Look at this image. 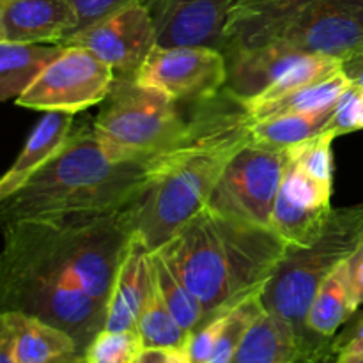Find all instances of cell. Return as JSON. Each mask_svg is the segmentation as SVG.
Here are the masks:
<instances>
[{
    "label": "cell",
    "instance_id": "obj_18",
    "mask_svg": "<svg viewBox=\"0 0 363 363\" xmlns=\"http://www.w3.org/2000/svg\"><path fill=\"white\" fill-rule=\"evenodd\" d=\"M358 308L360 305L354 300L347 259L319 284L308 308V332L318 339H332L344 325L350 323V319H353Z\"/></svg>",
    "mask_w": 363,
    "mask_h": 363
},
{
    "label": "cell",
    "instance_id": "obj_35",
    "mask_svg": "<svg viewBox=\"0 0 363 363\" xmlns=\"http://www.w3.org/2000/svg\"><path fill=\"white\" fill-rule=\"evenodd\" d=\"M340 71L350 84L363 89V46L340 60Z\"/></svg>",
    "mask_w": 363,
    "mask_h": 363
},
{
    "label": "cell",
    "instance_id": "obj_14",
    "mask_svg": "<svg viewBox=\"0 0 363 363\" xmlns=\"http://www.w3.org/2000/svg\"><path fill=\"white\" fill-rule=\"evenodd\" d=\"M6 41L60 45L78 28L71 0H4L0 4Z\"/></svg>",
    "mask_w": 363,
    "mask_h": 363
},
{
    "label": "cell",
    "instance_id": "obj_3",
    "mask_svg": "<svg viewBox=\"0 0 363 363\" xmlns=\"http://www.w3.org/2000/svg\"><path fill=\"white\" fill-rule=\"evenodd\" d=\"M286 250L269 227L222 215L209 206L158 248L201 301L204 323L264 287Z\"/></svg>",
    "mask_w": 363,
    "mask_h": 363
},
{
    "label": "cell",
    "instance_id": "obj_22",
    "mask_svg": "<svg viewBox=\"0 0 363 363\" xmlns=\"http://www.w3.org/2000/svg\"><path fill=\"white\" fill-rule=\"evenodd\" d=\"M14 330L16 363H52L57 358L78 351L69 333L35 315L6 312Z\"/></svg>",
    "mask_w": 363,
    "mask_h": 363
},
{
    "label": "cell",
    "instance_id": "obj_31",
    "mask_svg": "<svg viewBox=\"0 0 363 363\" xmlns=\"http://www.w3.org/2000/svg\"><path fill=\"white\" fill-rule=\"evenodd\" d=\"M363 89L350 84L339 96L333 108L332 117L326 124L325 131H332L335 137L351 133L358 130V112H360V99Z\"/></svg>",
    "mask_w": 363,
    "mask_h": 363
},
{
    "label": "cell",
    "instance_id": "obj_36",
    "mask_svg": "<svg viewBox=\"0 0 363 363\" xmlns=\"http://www.w3.org/2000/svg\"><path fill=\"white\" fill-rule=\"evenodd\" d=\"M350 272H351V286H353L354 300L357 303L363 305V245L354 252L353 257L350 259Z\"/></svg>",
    "mask_w": 363,
    "mask_h": 363
},
{
    "label": "cell",
    "instance_id": "obj_41",
    "mask_svg": "<svg viewBox=\"0 0 363 363\" xmlns=\"http://www.w3.org/2000/svg\"><path fill=\"white\" fill-rule=\"evenodd\" d=\"M332 363H363V354L357 358H350V360H333Z\"/></svg>",
    "mask_w": 363,
    "mask_h": 363
},
{
    "label": "cell",
    "instance_id": "obj_21",
    "mask_svg": "<svg viewBox=\"0 0 363 363\" xmlns=\"http://www.w3.org/2000/svg\"><path fill=\"white\" fill-rule=\"evenodd\" d=\"M62 48V45L0 43V105L16 101Z\"/></svg>",
    "mask_w": 363,
    "mask_h": 363
},
{
    "label": "cell",
    "instance_id": "obj_42",
    "mask_svg": "<svg viewBox=\"0 0 363 363\" xmlns=\"http://www.w3.org/2000/svg\"><path fill=\"white\" fill-rule=\"evenodd\" d=\"M6 41V35H4V27H2V20H0V43Z\"/></svg>",
    "mask_w": 363,
    "mask_h": 363
},
{
    "label": "cell",
    "instance_id": "obj_44",
    "mask_svg": "<svg viewBox=\"0 0 363 363\" xmlns=\"http://www.w3.org/2000/svg\"><path fill=\"white\" fill-rule=\"evenodd\" d=\"M298 363H300V362H298Z\"/></svg>",
    "mask_w": 363,
    "mask_h": 363
},
{
    "label": "cell",
    "instance_id": "obj_38",
    "mask_svg": "<svg viewBox=\"0 0 363 363\" xmlns=\"http://www.w3.org/2000/svg\"><path fill=\"white\" fill-rule=\"evenodd\" d=\"M165 363H191L188 358L186 350H169L167 351V360Z\"/></svg>",
    "mask_w": 363,
    "mask_h": 363
},
{
    "label": "cell",
    "instance_id": "obj_17",
    "mask_svg": "<svg viewBox=\"0 0 363 363\" xmlns=\"http://www.w3.org/2000/svg\"><path fill=\"white\" fill-rule=\"evenodd\" d=\"M73 131V116L62 112H45L28 135L9 169L0 176V202L20 190L64 144Z\"/></svg>",
    "mask_w": 363,
    "mask_h": 363
},
{
    "label": "cell",
    "instance_id": "obj_37",
    "mask_svg": "<svg viewBox=\"0 0 363 363\" xmlns=\"http://www.w3.org/2000/svg\"><path fill=\"white\" fill-rule=\"evenodd\" d=\"M167 350H144L135 363H165Z\"/></svg>",
    "mask_w": 363,
    "mask_h": 363
},
{
    "label": "cell",
    "instance_id": "obj_19",
    "mask_svg": "<svg viewBox=\"0 0 363 363\" xmlns=\"http://www.w3.org/2000/svg\"><path fill=\"white\" fill-rule=\"evenodd\" d=\"M308 360L294 330L264 311L248 328L230 363H298Z\"/></svg>",
    "mask_w": 363,
    "mask_h": 363
},
{
    "label": "cell",
    "instance_id": "obj_30",
    "mask_svg": "<svg viewBox=\"0 0 363 363\" xmlns=\"http://www.w3.org/2000/svg\"><path fill=\"white\" fill-rule=\"evenodd\" d=\"M229 312L209 319V321H206L204 325H201L197 330H194L190 333L184 350H186V354L191 363H208L213 351H215L216 344H218L220 337H222L223 330H225Z\"/></svg>",
    "mask_w": 363,
    "mask_h": 363
},
{
    "label": "cell",
    "instance_id": "obj_7",
    "mask_svg": "<svg viewBox=\"0 0 363 363\" xmlns=\"http://www.w3.org/2000/svg\"><path fill=\"white\" fill-rule=\"evenodd\" d=\"M287 162L286 147L254 138L230 160L208 206L222 215L268 227Z\"/></svg>",
    "mask_w": 363,
    "mask_h": 363
},
{
    "label": "cell",
    "instance_id": "obj_11",
    "mask_svg": "<svg viewBox=\"0 0 363 363\" xmlns=\"http://www.w3.org/2000/svg\"><path fill=\"white\" fill-rule=\"evenodd\" d=\"M60 45L82 46L112 67L116 77H133L158 45V30L147 4L131 2L73 32Z\"/></svg>",
    "mask_w": 363,
    "mask_h": 363
},
{
    "label": "cell",
    "instance_id": "obj_43",
    "mask_svg": "<svg viewBox=\"0 0 363 363\" xmlns=\"http://www.w3.org/2000/svg\"><path fill=\"white\" fill-rule=\"evenodd\" d=\"M4 2V0H0V4H2Z\"/></svg>",
    "mask_w": 363,
    "mask_h": 363
},
{
    "label": "cell",
    "instance_id": "obj_6",
    "mask_svg": "<svg viewBox=\"0 0 363 363\" xmlns=\"http://www.w3.org/2000/svg\"><path fill=\"white\" fill-rule=\"evenodd\" d=\"M186 128L179 103L133 77H116L92 121L96 140L117 162H151L172 149Z\"/></svg>",
    "mask_w": 363,
    "mask_h": 363
},
{
    "label": "cell",
    "instance_id": "obj_25",
    "mask_svg": "<svg viewBox=\"0 0 363 363\" xmlns=\"http://www.w3.org/2000/svg\"><path fill=\"white\" fill-rule=\"evenodd\" d=\"M333 108H335V105L312 110V112L287 113V116L254 121L252 135H254L255 140L264 142V144L289 147V145L303 142L325 131Z\"/></svg>",
    "mask_w": 363,
    "mask_h": 363
},
{
    "label": "cell",
    "instance_id": "obj_2",
    "mask_svg": "<svg viewBox=\"0 0 363 363\" xmlns=\"http://www.w3.org/2000/svg\"><path fill=\"white\" fill-rule=\"evenodd\" d=\"M254 119L229 91L194 103L183 138L151 160L147 186L130 208L135 233L151 252L208 206L230 160L254 140Z\"/></svg>",
    "mask_w": 363,
    "mask_h": 363
},
{
    "label": "cell",
    "instance_id": "obj_28",
    "mask_svg": "<svg viewBox=\"0 0 363 363\" xmlns=\"http://www.w3.org/2000/svg\"><path fill=\"white\" fill-rule=\"evenodd\" d=\"M144 351L138 330L113 332L103 328L84 351L87 363H135Z\"/></svg>",
    "mask_w": 363,
    "mask_h": 363
},
{
    "label": "cell",
    "instance_id": "obj_9",
    "mask_svg": "<svg viewBox=\"0 0 363 363\" xmlns=\"http://www.w3.org/2000/svg\"><path fill=\"white\" fill-rule=\"evenodd\" d=\"M133 80L176 103H201L225 91L227 62L213 46H162L151 50Z\"/></svg>",
    "mask_w": 363,
    "mask_h": 363
},
{
    "label": "cell",
    "instance_id": "obj_10",
    "mask_svg": "<svg viewBox=\"0 0 363 363\" xmlns=\"http://www.w3.org/2000/svg\"><path fill=\"white\" fill-rule=\"evenodd\" d=\"M264 43H284L301 53L342 60L363 46V0H314L257 45Z\"/></svg>",
    "mask_w": 363,
    "mask_h": 363
},
{
    "label": "cell",
    "instance_id": "obj_20",
    "mask_svg": "<svg viewBox=\"0 0 363 363\" xmlns=\"http://www.w3.org/2000/svg\"><path fill=\"white\" fill-rule=\"evenodd\" d=\"M314 0H241L223 32L222 52L254 46L277 25L286 21Z\"/></svg>",
    "mask_w": 363,
    "mask_h": 363
},
{
    "label": "cell",
    "instance_id": "obj_32",
    "mask_svg": "<svg viewBox=\"0 0 363 363\" xmlns=\"http://www.w3.org/2000/svg\"><path fill=\"white\" fill-rule=\"evenodd\" d=\"M333 360H350L363 354V314L350 319V326L340 333L332 346Z\"/></svg>",
    "mask_w": 363,
    "mask_h": 363
},
{
    "label": "cell",
    "instance_id": "obj_15",
    "mask_svg": "<svg viewBox=\"0 0 363 363\" xmlns=\"http://www.w3.org/2000/svg\"><path fill=\"white\" fill-rule=\"evenodd\" d=\"M227 62L225 89L240 101L262 94L287 69L307 59L284 43H264L257 46H241L223 52Z\"/></svg>",
    "mask_w": 363,
    "mask_h": 363
},
{
    "label": "cell",
    "instance_id": "obj_40",
    "mask_svg": "<svg viewBox=\"0 0 363 363\" xmlns=\"http://www.w3.org/2000/svg\"><path fill=\"white\" fill-rule=\"evenodd\" d=\"M358 130H363V91L360 99V112H358Z\"/></svg>",
    "mask_w": 363,
    "mask_h": 363
},
{
    "label": "cell",
    "instance_id": "obj_13",
    "mask_svg": "<svg viewBox=\"0 0 363 363\" xmlns=\"http://www.w3.org/2000/svg\"><path fill=\"white\" fill-rule=\"evenodd\" d=\"M241 0H151L162 46L222 48L223 32Z\"/></svg>",
    "mask_w": 363,
    "mask_h": 363
},
{
    "label": "cell",
    "instance_id": "obj_26",
    "mask_svg": "<svg viewBox=\"0 0 363 363\" xmlns=\"http://www.w3.org/2000/svg\"><path fill=\"white\" fill-rule=\"evenodd\" d=\"M151 275L163 301L184 332L191 333L204 323V311L186 284L174 273L158 250L151 252Z\"/></svg>",
    "mask_w": 363,
    "mask_h": 363
},
{
    "label": "cell",
    "instance_id": "obj_33",
    "mask_svg": "<svg viewBox=\"0 0 363 363\" xmlns=\"http://www.w3.org/2000/svg\"><path fill=\"white\" fill-rule=\"evenodd\" d=\"M71 2H73L74 11H77V16H78L77 30H80V28L91 25L92 21L99 20L101 16L119 9V7L126 6V4L145 2L149 6L151 0H71Z\"/></svg>",
    "mask_w": 363,
    "mask_h": 363
},
{
    "label": "cell",
    "instance_id": "obj_23",
    "mask_svg": "<svg viewBox=\"0 0 363 363\" xmlns=\"http://www.w3.org/2000/svg\"><path fill=\"white\" fill-rule=\"evenodd\" d=\"M347 85H350V80L344 77L342 71H339V73L326 78V80L303 85V87L296 89V91H291L287 94L280 96V98L245 106H247L248 113H250L254 121L287 116V113L312 112V110L335 105L339 96L342 94Z\"/></svg>",
    "mask_w": 363,
    "mask_h": 363
},
{
    "label": "cell",
    "instance_id": "obj_27",
    "mask_svg": "<svg viewBox=\"0 0 363 363\" xmlns=\"http://www.w3.org/2000/svg\"><path fill=\"white\" fill-rule=\"evenodd\" d=\"M264 287L250 293L247 298H243L236 307H233V311L229 312L225 330H223L222 337H220L218 344H216L215 351H213L208 363L233 362L234 354H236L245 333L248 332L252 323L264 312V305H262V291H264Z\"/></svg>",
    "mask_w": 363,
    "mask_h": 363
},
{
    "label": "cell",
    "instance_id": "obj_5",
    "mask_svg": "<svg viewBox=\"0 0 363 363\" xmlns=\"http://www.w3.org/2000/svg\"><path fill=\"white\" fill-rule=\"evenodd\" d=\"M363 245V202L333 208L318 236L301 247H287L262 291L264 311L286 321L311 358L325 339L307 328V315L319 284Z\"/></svg>",
    "mask_w": 363,
    "mask_h": 363
},
{
    "label": "cell",
    "instance_id": "obj_4",
    "mask_svg": "<svg viewBox=\"0 0 363 363\" xmlns=\"http://www.w3.org/2000/svg\"><path fill=\"white\" fill-rule=\"evenodd\" d=\"M151 162L112 160L80 126L13 195L0 202V229L11 223L128 209L147 186Z\"/></svg>",
    "mask_w": 363,
    "mask_h": 363
},
{
    "label": "cell",
    "instance_id": "obj_12",
    "mask_svg": "<svg viewBox=\"0 0 363 363\" xmlns=\"http://www.w3.org/2000/svg\"><path fill=\"white\" fill-rule=\"evenodd\" d=\"M332 188L289 160L268 227L287 247L311 243L333 209Z\"/></svg>",
    "mask_w": 363,
    "mask_h": 363
},
{
    "label": "cell",
    "instance_id": "obj_24",
    "mask_svg": "<svg viewBox=\"0 0 363 363\" xmlns=\"http://www.w3.org/2000/svg\"><path fill=\"white\" fill-rule=\"evenodd\" d=\"M144 350H183L186 347L190 333L184 332L163 301L151 275L147 298L142 307L137 325Z\"/></svg>",
    "mask_w": 363,
    "mask_h": 363
},
{
    "label": "cell",
    "instance_id": "obj_34",
    "mask_svg": "<svg viewBox=\"0 0 363 363\" xmlns=\"http://www.w3.org/2000/svg\"><path fill=\"white\" fill-rule=\"evenodd\" d=\"M0 363H16L14 330L6 312H0Z\"/></svg>",
    "mask_w": 363,
    "mask_h": 363
},
{
    "label": "cell",
    "instance_id": "obj_29",
    "mask_svg": "<svg viewBox=\"0 0 363 363\" xmlns=\"http://www.w3.org/2000/svg\"><path fill=\"white\" fill-rule=\"evenodd\" d=\"M332 131H321L314 137L303 142L289 145L287 156L300 169H303L308 176L321 183L333 184V152L332 145L335 140Z\"/></svg>",
    "mask_w": 363,
    "mask_h": 363
},
{
    "label": "cell",
    "instance_id": "obj_8",
    "mask_svg": "<svg viewBox=\"0 0 363 363\" xmlns=\"http://www.w3.org/2000/svg\"><path fill=\"white\" fill-rule=\"evenodd\" d=\"M116 82V73L82 46H64L30 87L16 99L20 106L43 112L80 113L101 105Z\"/></svg>",
    "mask_w": 363,
    "mask_h": 363
},
{
    "label": "cell",
    "instance_id": "obj_1",
    "mask_svg": "<svg viewBox=\"0 0 363 363\" xmlns=\"http://www.w3.org/2000/svg\"><path fill=\"white\" fill-rule=\"evenodd\" d=\"M0 312L35 315L84 353L105 328L117 269L135 233L131 211L23 220L4 227Z\"/></svg>",
    "mask_w": 363,
    "mask_h": 363
},
{
    "label": "cell",
    "instance_id": "obj_39",
    "mask_svg": "<svg viewBox=\"0 0 363 363\" xmlns=\"http://www.w3.org/2000/svg\"><path fill=\"white\" fill-rule=\"evenodd\" d=\"M52 363H87V362H85L84 353H80V351H74V353L64 354V357L57 358V360H53Z\"/></svg>",
    "mask_w": 363,
    "mask_h": 363
},
{
    "label": "cell",
    "instance_id": "obj_16",
    "mask_svg": "<svg viewBox=\"0 0 363 363\" xmlns=\"http://www.w3.org/2000/svg\"><path fill=\"white\" fill-rule=\"evenodd\" d=\"M149 286H151V250L144 240L133 233L113 280L108 308H106L105 328L113 332L137 330Z\"/></svg>",
    "mask_w": 363,
    "mask_h": 363
}]
</instances>
